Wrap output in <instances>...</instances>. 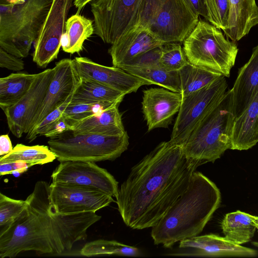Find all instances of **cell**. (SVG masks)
Returning a JSON list of instances; mask_svg holds the SVG:
<instances>
[{"label":"cell","instance_id":"obj_1","mask_svg":"<svg viewBox=\"0 0 258 258\" xmlns=\"http://www.w3.org/2000/svg\"><path fill=\"white\" fill-rule=\"evenodd\" d=\"M196 169L181 147L160 143L134 165L115 198L124 224L133 229L154 226L186 189Z\"/></svg>","mask_w":258,"mask_h":258},{"label":"cell","instance_id":"obj_2","mask_svg":"<svg viewBox=\"0 0 258 258\" xmlns=\"http://www.w3.org/2000/svg\"><path fill=\"white\" fill-rule=\"evenodd\" d=\"M49 185L37 181L26 199L21 215L0 231V257H13L19 253L35 251L59 254L70 250L87 236L88 229L101 217L94 212L62 214L50 203Z\"/></svg>","mask_w":258,"mask_h":258},{"label":"cell","instance_id":"obj_3","mask_svg":"<svg viewBox=\"0 0 258 258\" xmlns=\"http://www.w3.org/2000/svg\"><path fill=\"white\" fill-rule=\"evenodd\" d=\"M221 195L217 185L194 171L185 191L151 228L156 245L171 247L182 240L199 235L219 208Z\"/></svg>","mask_w":258,"mask_h":258},{"label":"cell","instance_id":"obj_4","mask_svg":"<svg viewBox=\"0 0 258 258\" xmlns=\"http://www.w3.org/2000/svg\"><path fill=\"white\" fill-rule=\"evenodd\" d=\"M233 107L231 89L181 146L191 167L197 169L203 164L213 163L227 150L231 149L235 119Z\"/></svg>","mask_w":258,"mask_h":258},{"label":"cell","instance_id":"obj_5","mask_svg":"<svg viewBox=\"0 0 258 258\" xmlns=\"http://www.w3.org/2000/svg\"><path fill=\"white\" fill-rule=\"evenodd\" d=\"M53 0H26L1 9L0 47L19 58L28 56Z\"/></svg>","mask_w":258,"mask_h":258},{"label":"cell","instance_id":"obj_6","mask_svg":"<svg viewBox=\"0 0 258 258\" xmlns=\"http://www.w3.org/2000/svg\"><path fill=\"white\" fill-rule=\"evenodd\" d=\"M199 17L186 0H141L137 25L149 29L163 43H180Z\"/></svg>","mask_w":258,"mask_h":258},{"label":"cell","instance_id":"obj_7","mask_svg":"<svg viewBox=\"0 0 258 258\" xmlns=\"http://www.w3.org/2000/svg\"><path fill=\"white\" fill-rule=\"evenodd\" d=\"M212 24L199 20L183 42L188 61L229 77L238 48Z\"/></svg>","mask_w":258,"mask_h":258},{"label":"cell","instance_id":"obj_8","mask_svg":"<svg viewBox=\"0 0 258 258\" xmlns=\"http://www.w3.org/2000/svg\"><path fill=\"white\" fill-rule=\"evenodd\" d=\"M51 151L60 162L67 161L100 162L113 161L127 149L129 137L96 134H76L69 130L47 142Z\"/></svg>","mask_w":258,"mask_h":258},{"label":"cell","instance_id":"obj_9","mask_svg":"<svg viewBox=\"0 0 258 258\" xmlns=\"http://www.w3.org/2000/svg\"><path fill=\"white\" fill-rule=\"evenodd\" d=\"M228 87L222 76L211 83L182 97L170 141L180 147L223 97Z\"/></svg>","mask_w":258,"mask_h":258},{"label":"cell","instance_id":"obj_10","mask_svg":"<svg viewBox=\"0 0 258 258\" xmlns=\"http://www.w3.org/2000/svg\"><path fill=\"white\" fill-rule=\"evenodd\" d=\"M141 0H94L91 10L94 33L106 43L117 38L137 25Z\"/></svg>","mask_w":258,"mask_h":258},{"label":"cell","instance_id":"obj_11","mask_svg":"<svg viewBox=\"0 0 258 258\" xmlns=\"http://www.w3.org/2000/svg\"><path fill=\"white\" fill-rule=\"evenodd\" d=\"M52 182L85 187L116 198L118 183L106 169L95 162H60L53 171Z\"/></svg>","mask_w":258,"mask_h":258},{"label":"cell","instance_id":"obj_12","mask_svg":"<svg viewBox=\"0 0 258 258\" xmlns=\"http://www.w3.org/2000/svg\"><path fill=\"white\" fill-rule=\"evenodd\" d=\"M74 0H53L50 10L34 42L33 61L45 68L57 58L61 47V38Z\"/></svg>","mask_w":258,"mask_h":258},{"label":"cell","instance_id":"obj_13","mask_svg":"<svg viewBox=\"0 0 258 258\" xmlns=\"http://www.w3.org/2000/svg\"><path fill=\"white\" fill-rule=\"evenodd\" d=\"M54 68L37 74L26 94L13 106L3 111L11 132L17 138L27 134L37 110L43 102L54 75Z\"/></svg>","mask_w":258,"mask_h":258},{"label":"cell","instance_id":"obj_14","mask_svg":"<svg viewBox=\"0 0 258 258\" xmlns=\"http://www.w3.org/2000/svg\"><path fill=\"white\" fill-rule=\"evenodd\" d=\"M49 188L50 203L60 214L96 212L116 202L109 195L85 187L51 182Z\"/></svg>","mask_w":258,"mask_h":258},{"label":"cell","instance_id":"obj_15","mask_svg":"<svg viewBox=\"0 0 258 258\" xmlns=\"http://www.w3.org/2000/svg\"><path fill=\"white\" fill-rule=\"evenodd\" d=\"M54 75L45 97L34 117L28 132L50 112L61 105L81 83L74 59L63 58L56 63Z\"/></svg>","mask_w":258,"mask_h":258},{"label":"cell","instance_id":"obj_16","mask_svg":"<svg viewBox=\"0 0 258 258\" xmlns=\"http://www.w3.org/2000/svg\"><path fill=\"white\" fill-rule=\"evenodd\" d=\"M77 71L82 80L97 82L108 86L125 95L136 92L143 85H152L122 69L98 64L88 57L74 59Z\"/></svg>","mask_w":258,"mask_h":258},{"label":"cell","instance_id":"obj_17","mask_svg":"<svg viewBox=\"0 0 258 258\" xmlns=\"http://www.w3.org/2000/svg\"><path fill=\"white\" fill-rule=\"evenodd\" d=\"M177 252L172 255L200 257H254L253 249L236 244L214 234L197 235L179 241Z\"/></svg>","mask_w":258,"mask_h":258},{"label":"cell","instance_id":"obj_18","mask_svg":"<svg viewBox=\"0 0 258 258\" xmlns=\"http://www.w3.org/2000/svg\"><path fill=\"white\" fill-rule=\"evenodd\" d=\"M182 100L180 93L164 88H151L143 91L142 111L149 132L168 127L178 113Z\"/></svg>","mask_w":258,"mask_h":258},{"label":"cell","instance_id":"obj_19","mask_svg":"<svg viewBox=\"0 0 258 258\" xmlns=\"http://www.w3.org/2000/svg\"><path fill=\"white\" fill-rule=\"evenodd\" d=\"M163 44L149 29L136 25L117 38L108 52L113 66L121 68L137 57Z\"/></svg>","mask_w":258,"mask_h":258},{"label":"cell","instance_id":"obj_20","mask_svg":"<svg viewBox=\"0 0 258 258\" xmlns=\"http://www.w3.org/2000/svg\"><path fill=\"white\" fill-rule=\"evenodd\" d=\"M231 89L235 118L247 107L258 92V45L253 48L248 61L239 69Z\"/></svg>","mask_w":258,"mask_h":258},{"label":"cell","instance_id":"obj_21","mask_svg":"<svg viewBox=\"0 0 258 258\" xmlns=\"http://www.w3.org/2000/svg\"><path fill=\"white\" fill-rule=\"evenodd\" d=\"M258 24V6L255 0H229L226 38L236 42Z\"/></svg>","mask_w":258,"mask_h":258},{"label":"cell","instance_id":"obj_22","mask_svg":"<svg viewBox=\"0 0 258 258\" xmlns=\"http://www.w3.org/2000/svg\"><path fill=\"white\" fill-rule=\"evenodd\" d=\"M258 142V92L247 107L235 118L231 150H247Z\"/></svg>","mask_w":258,"mask_h":258},{"label":"cell","instance_id":"obj_23","mask_svg":"<svg viewBox=\"0 0 258 258\" xmlns=\"http://www.w3.org/2000/svg\"><path fill=\"white\" fill-rule=\"evenodd\" d=\"M116 104L102 112L86 118L73 125L71 130L76 134L91 133L109 136H121L124 130L121 115Z\"/></svg>","mask_w":258,"mask_h":258},{"label":"cell","instance_id":"obj_24","mask_svg":"<svg viewBox=\"0 0 258 258\" xmlns=\"http://www.w3.org/2000/svg\"><path fill=\"white\" fill-rule=\"evenodd\" d=\"M254 216L239 210L226 214L221 223L224 237L238 245L249 242L256 230Z\"/></svg>","mask_w":258,"mask_h":258},{"label":"cell","instance_id":"obj_25","mask_svg":"<svg viewBox=\"0 0 258 258\" xmlns=\"http://www.w3.org/2000/svg\"><path fill=\"white\" fill-rule=\"evenodd\" d=\"M126 72L170 91L181 92L179 71H168L159 62L122 69Z\"/></svg>","mask_w":258,"mask_h":258},{"label":"cell","instance_id":"obj_26","mask_svg":"<svg viewBox=\"0 0 258 258\" xmlns=\"http://www.w3.org/2000/svg\"><path fill=\"white\" fill-rule=\"evenodd\" d=\"M37 74L12 73L0 79V107L4 111L26 94Z\"/></svg>","mask_w":258,"mask_h":258},{"label":"cell","instance_id":"obj_27","mask_svg":"<svg viewBox=\"0 0 258 258\" xmlns=\"http://www.w3.org/2000/svg\"><path fill=\"white\" fill-rule=\"evenodd\" d=\"M125 95V94L106 85L82 79L81 84L73 95L71 102L120 103Z\"/></svg>","mask_w":258,"mask_h":258},{"label":"cell","instance_id":"obj_28","mask_svg":"<svg viewBox=\"0 0 258 258\" xmlns=\"http://www.w3.org/2000/svg\"><path fill=\"white\" fill-rule=\"evenodd\" d=\"M179 74L182 97L197 91L223 76L189 62L179 71Z\"/></svg>","mask_w":258,"mask_h":258},{"label":"cell","instance_id":"obj_29","mask_svg":"<svg viewBox=\"0 0 258 258\" xmlns=\"http://www.w3.org/2000/svg\"><path fill=\"white\" fill-rule=\"evenodd\" d=\"M55 159V155L47 146H28L18 144L10 153L1 157L0 163L25 162L36 165L53 162Z\"/></svg>","mask_w":258,"mask_h":258},{"label":"cell","instance_id":"obj_30","mask_svg":"<svg viewBox=\"0 0 258 258\" xmlns=\"http://www.w3.org/2000/svg\"><path fill=\"white\" fill-rule=\"evenodd\" d=\"M66 32L69 44L64 52L78 53L83 49L85 41L94 33L93 21L78 13L72 15L66 23Z\"/></svg>","mask_w":258,"mask_h":258},{"label":"cell","instance_id":"obj_31","mask_svg":"<svg viewBox=\"0 0 258 258\" xmlns=\"http://www.w3.org/2000/svg\"><path fill=\"white\" fill-rule=\"evenodd\" d=\"M85 256L101 255H114L127 256H141L143 253L138 248L129 246L115 240L98 239L87 243L80 250Z\"/></svg>","mask_w":258,"mask_h":258},{"label":"cell","instance_id":"obj_32","mask_svg":"<svg viewBox=\"0 0 258 258\" xmlns=\"http://www.w3.org/2000/svg\"><path fill=\"white\" fill-rule=\"evenodd\" d=\"M119 102H71L65 109L62 117L66 120L70 128L77 123L99 114Z\"/></svg>","mask_w":258,"mask_h":258},{"label":"cell","instance_id":"obj_33","mask_svg":"<svg viewBox=\"0 0 258 258\" xmlns=\"http://www.w3.org/2000/svg\"><path fill=\"white\" fill-rule=\"evenodd\" d=\"M159 62L168 71H179L188 62L183 47L178 42L166 43L162 45Z\"/></svg>","mask_w":258,"mask_h":258},{"label":"cell","instance_id":"obj_34","mask_svg":"<svg viewBox=\"0 0 258 258\" xmlns=\"http://www.w3.org/2000/svg\"><path fill=\"white\" fill-rule=\"evenodd\" d=\"M26 200L12 199L0 193V231L12 224L27 207Z\"/></svg>","mask_w":258,"mask_h":258},{"label":"cell","instance_id":"obj_35","mask_svg":"<svg viewBox=\"0 0 258 258\" xmlns=\"http://www.w3.org/2000/svg\"><path fill=\"white\" fill-rule=\"evenodd\" d=\"M208 20L217 28L225 30L227 27L229 0H203Z\"/></svg>","mask_w":258,"mask_h":258},{"label":"cell","instance_id":"obj_36","mask_svg":"<svg viewBox=\"0 0 258 258\" xmlns=\"http://www.w3.org/2000/svg\"><path fill=\"white\" fill-rule=\"evenodd\" d=\"M76 91V90L68 97L61 105L50 112L39 123L27 133L26 139L29 142L34 141L38 136H44L61 118L65 109L71 102Z\"/></svg>","mask_w":258,"mask_h":258},{"label":"cell","instance_id":"obj_37","mask_svg":"<svg viewBox=\"0 0 258 258\" xmlns=\"http://www.w3.org/2000/svg\"><path fill=\"white\" fill-rule=\"evenodd\" d=\"M0 67L13 71H19L25 68L21 58L11 54L0 47Z\"/></svg>","mask_w":258,"mask_h":258},{"label":"cell","instance_id":"obj_38","mask_svg":"<svg viewBox=\"0 0 258 258\" xmlns=\"http://www.w3.org/2000/svg\"><path fill=\"white\" fill-rule=\"evenodd\" d=\"M36 165L34 163L25 162L0 163V175L12 174L15 172L23 173L29 168Z\"/></svg>","mask_w":258,"mask_h":258},{"label":"cell","instance_id":"obj_39","mask_svg":"<svg viewBox=\"0 0 258 258\" xmlns=\"http://www.w3.org/2000/svg\"><path fill=\"white\" fill-rule=\"evenodd\" d=\"M69 130H71L70 126L61 116V118L44 136L48 138L53 137L59 135Z\"/></svg>","mask_w":258,"mask_h":258},{"label":"cell","instance_id":"obj_40","mask_svg":"<svg viewBox=\"0 0 258 258\" xmlns=\"http://www.w3.org/2000/svg\"><path fill=\"white\" fill-rule=\"evenodd\" d=\"M193 11L199 16L208 20L207 12L203 0H186Z\"/></svg>","mask_w":258,"mask_h":258},{"label":"cell","instance_id":"obj_41","mask_svg":"<svg viewBox=\"0 0 258 258\" xmlns=\"http://www.w3.org/2000/svg\"><path fill=\"white\" fill-rule=\"evenodd\" d=\"M13 148L8 135H2L0 137V155L3 156L10 153Z\"/></svg>","mask_w":258,"mask_h":258},{"label":"cell","instance_id":"obj_42","mask_svg":"<svg viewBox=\"0 0 258 258\" xmlns=\"http://www.w3.org/2000/svg\"><path fill=\"white\" fill-rule=\"evenodd\" d=\"M93 1L94 0H74L73 4L79 12L87 4Z\"/></svg>","mask_w":258,"mask_h":258},{"label":"cell","instance_id":"obj_43","mask_svg":"<svg viewBox=\"0 0 258 258\" xmlns=\"http://www.w3.org/2000/svg\"><path fill=\"white\" fill-rule=\"evenodd\" d=\"M254 223L256 227V229H257L258 231V216H254Z\"/></svg>","mask_w":258,"mask_h":258},{"label":"cell","instance_id":"obj_44","mask_svg":"<svg viewBox=\"0 0 258 258\" xmlns=\"http://www.w3.org/2000/svg\"><path fill=\"white\" fill-rule=\"evenodd\" d=\"M252 244L255 246H256L258 247V241H254L252 242Z\"/></svg>","mask_w":258,"mask_h":258}]
</instances>
